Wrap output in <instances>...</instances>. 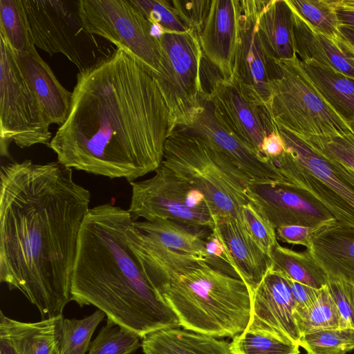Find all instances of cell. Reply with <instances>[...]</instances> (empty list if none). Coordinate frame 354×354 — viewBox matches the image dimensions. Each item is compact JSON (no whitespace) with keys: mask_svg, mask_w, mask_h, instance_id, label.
I'll return each instance as SVG.
<instances>
[{"mask_svg":"<svg viewBox=\"0 0 354 354\" xmlns=\"http://www.w3.org/2000/svg\"><path fill=\"white\" fill-rule=\"evenodd\" d=\"M169 114L153 74L116 48L79 71L49 148L72 169L131 183L161 165Z\"/></svg>","mask_w":354,"mask_h":354,"instance_id":"6da1fadb","label":"cell"},{"mask_svg":"<svg viewBox=\"0 0 354 354\" xmlns=\"http://www.w3.org/2000/svg\"><path fill=\"white\" fill-rule=\"evenodd\" d=\"M91 193L59 162L3 164L0 281L21 292L42 319L62 315Z\"/></svg>","mask_w":354,"mask_h":354,"instance_id":"7a4b0ae2","label":"cell"},{"mask_svg":"<svg viewBox=\"0 0 354 354\" xmlns=\"http://www.w3.org/2000/svg\"><path fill=\"white\" fill-rule=\"evenodd\" d=\"M134 221L128 209L111 203L89 209L79 235L71 296L80 306H94L107 319L143 338L180 325L131 248Z\"/></svg>","mask_w":354,"mask_h":354,"instance_id":"3957f363","label":"cell"},{"mask_svg":"<svg viewBox=\"0 0 354 354\" xmlns=\"http://www.w3.org/2000/svg\"><path fill=\"white\" fill-rule=\"evenodd\" d=\"M133 223L129 230L131 248L180 327L214 337H234L246 329L252 294L242 279L203 259L163 247Z\"/></svg>","mask_w":354,"mask_h":354,"instance_id":"277c9868","label":"cell"},{"mask_svg":"<svg viewBox=\"0 0 354 354\" xmlns=\"http://www.w3.org/2000/svg\"><path fill=\"white\" fill-rule=\"evenodd\" d=\"M162 165L201 192L218 219L241 221V208L250 201L251 180L222 151L187 128L167 137Z\"/></svg>","mask_w":354,"mask_h":354,"instance_id":"5b68a950","label":"cell"},{"mask_svg":"<svg viewBox=\"0 0 354 354\" xmlns=\"http://www.w3.org/2000/svg\"><path fill=\"white\" fill-rule=\"evenodd\" d=\"M277 129L286 151L272 161L286 182L310 193L337 221L354 227V169L288 131Z\"/></svg>","mask_w":354,"mask_h":354,"instance_id":"8992f818","label":"cell"},{"mask_svg":"<svg viewBox=\"0 0 354 354\" xmlns=\"http://www.w3.org/2000/svg\"><path fill=\"white\" fill-rule=\"evenodd\" d=\"M275 62L279 75L270 82L268 108L278 127L304 140L353 132L308 80L297 56Z\"/></svg>","mask_w":354,"mask_h":354,"instance_id":"52a82bcc","label":"cell"},{"mask_svg":"<svg viewBox=\"0 0 354 354\" xmlns=\"http://www.w3.org/2000/svg\"><path fill=\"white\" fill-rule=\"evenodd\" d=\"M160 73L154 75L169 114V132L188 128L207 100L201 79L203 57L198 35L194 30L158 35ZM168 136V135H167Z\"/></svg>","mask_w":354,"mask_h":354,"instance_id":"ba28073f","label":"cell"},{"mask_svg":"<svg viewBox=\"0 0 354 354\" xmlns=\"http://www.w3.org/2000/svg\"><path fill=\"white\" fill-rule=\"evenodd\" d=\"M0 137L5 149L49 147L51 123L22 73L11 46L0 35Z\"/></svg>","mask_w":354,"mask_h":354,"instance_id":"9c48e42d","label":"cell"},{"mask_svg":"<svg viewBox=\"0 0 354 354\" xmlns=\"http://www.w3.org/2000/svg\"><path fill=\"white\" fill-rule=\"evenodd\" d=\"M78 9L87 33L111 41L153 75L160 73L158 35L130 0H78Z\"/></svg>","mask_w":354,"mask_h":354,"instance_id":"30bf717a","label":"cell"},{"mask_svg":"<svg viewBox=\"0 0 354 354\" xmlns=\"http://www.w3.org/2000/svg\"><path fill=\"white\" fill-rule=\"evenodd\" d=\"M154 172L148 179L129 183L131 197L128 211L135 221L169 219L213 229L215 217L201 192L162 164Z\"/></svg>","mask_w":354,"mask_h":354,"instance_id":"8fae6325","label":"cell"},{"mask_svg":"<svg viewBox=\"0 0 354 354\" xmlns=\"http://www.w3.org/2000/svg\"><path fill=\"white\" fill-rule=\"evenodd\" d=\"M22 3L35 46L50 55L63 54L79 71L90 66L91 48L98 46L83 27L78 1L22 0Z\"/></svg>","mask_w":354,"mask_h":354,"instance_id":"7c38bea8","label":"cell"},{"mask_svg":"<svg viewBox=\"0 0 354 354\" xmlns=\"http://www.w3.org/2000/svg\"><path fill=\"white\" fill-rule=\"evenodd\" d=\"M268 1H240L239 35L235 56L234 82L249 97L268 107L270 82L279 68L260 35L258 20Z\"/></svg>","mask_w":354,"mask_h":354,"instance_id":"4fadbf2b","label":"cell"},{"mask_svg":"<svg viewBox=\"0 0 354 354\" xmlns=\"http://www.w3.org/2000/svg\"><path fill=\"white\" fill-rule=\"evenodd\" d=\"M216 119L237 138L261 153L264 138L277 131L268 108L245 95L232 81L219 78L208 97Z\"/></svg>","mask_w":354,"mask_h":354,"instance_id":"5bb4252c","label":"cell"},{"mask_svg":"<svg viewBox=\"0 0 354 354\" xmlns=\"http://www.w3.org/2000/svg\"><path fill=\"white\" fill-rule=\"evenodd\" d=\"M247 195L275 230L287 225L319 229L337 221L313 196L290 183L251 184Z\"/></svg>","mask_w":354,"mask_h":354,"instance_id":"9a60e30c","label":"cell"},{"mask_svg":"<svg viewBox=\"0 0 354 354\" xmlns=\"http://www.w3.org/2000/svg\"><path fill=\"white\" fill-rule=\"evenodd\" d=\"M295 309L288 279L272 265L252 294L250 319L245 330L299 346Z\"/></svg>","mask_w":354,"mask_h":354,"instance_id":"2e32d148","label":"cell"},{"mask_svg":"<svg viewBox=\"0 0 354 354\" xmlns=\"http://www.w3.org/2000/svg\"><path fill=\"white\" fill-rule=\"evenodd\" d=\"M187 129L222 151L252 184L288 183L271 160L247 146L216 119L209 101Z\"/></svg>","mask_w":354,"mask_h":354,"instance_id":"e0dca14e","label":"cell"},{"mask_svg":"<svg viewBox=\"0 0 354 354\" xmlns=\"http://www.w3.org/2000/svg\"><path fill=\"white\" fill-rule=\"evenodd\" d=\"M239 0H212L198 35L204 57L222 78L232 81L239 35Z\"/></svg>","mask_w":354,"mask_h":354,"instance_id":"ac0fdd59","label":"cell"},{"mask_svg":"<svg viewBox=\"0 0 354 354\" xmlns=\"http://www.w3.org/2000/svg\"><path fill=\"white\" fill-rule=\"evenodd\" d=\"M212 230L224 246L230 266L252 294L272 265L270 257L240 220L215 217Z\"/></svg>","mask_w":354,"mask_h":354,"instance_id":"d6986e66","label":"cell"},{"mask_svg":"<svg viewBox=\"0 0 354 354\" xmlns=\"http://www.w3.org/2000/svg\"><path fill=\"white\" fill-rule=\"evenodd\" d=\"M13 52L50 122L61 126L68 117L72 93L61 84L35 47L28 52Z\"/></svg>","mask_w":354,"mask_h":354,"instance_id":"ffe728a7","label":"cell"},{"mask_svg":"<svg viewBox=\"0 0 354 354\" xmlns=\"http://www.w3.org/2000/svg\"><path fill=\"white\" fill-rule=\"evenodd\" d=\"M308 250L328 277L354 286V227L338 221L322 227Z\"/></svg>","mask_w":354,"mask_h":354,"instance_id":"44dd1931","label":"cell"},{"mask_svg":"<svg viewBox=\"0 0 354 354\" xmlns=\"http://www.w3.org/2000/svg\"><path fill=\"white\" fill-rule=\"evenodd\" d=\"M290 7L292 13L295 49L299 59L315 61L354 79V56L342 37L339 40L328 37Z\"/></svg>","mask_w":354,"mask_h":354,"instance_id":"7402d4cb","label":"cell"},{"mask_svg":"<svg viewBox=\"0 0 354 354\" xmlns=\"http://www.w3.org/2000/svg\"><path fill=\"white\" fill-rule=\"evenodd\" d=\"M63 315L37 322H19L0 313V338L17 354H57L60 351Z\"/></svg>","mask_w":354,"mask_h":354,"instance_id":"603a6c76","label":"cell"},{"mask_svg":"<svg viewBox=\"0 0 354 354\" xmlns=\"http://www.w3.org/2000/svg\"><path fill=\"white\" fill-rule=\"evenodd\" d=\"M141 347L145 354H234L227 342L180 327L147 334Z\"/></svg>","mask_w":354,"mask_h":354,"instance_id":"cb8c5ba5","label":"cell"},{"mask_svg":"<svg viewBox=\"0 0 354 354\" xmlns=\"http://www.w3.org/2000/svg\"><path fill=\"white\" fill-rule=\"evenodd\" d=\"M134 227L163 247L207 260L206 241L212 230L185 225L169 219L134 221Z\"/></svg>","mask_w":354,"mask_h":354,"instance_id":"d4e9b609","label":"cell"},{"mask_svg":"<svg viewBox=\"0 0 354 354\" xmlns=\"http://www.w3.org/2000/svg\"><path fill=\"white\" fill-rule=\"evenodd\" d=\"M300 64L324 100L347 123L354 121V79L313 60L300 61Z\"/></svg>","mask_w":354,"mask_h":354,"instance_id":"484cf974","label":"cell"},{"mask_svg":"<svg viewBox=\"0 0 354 354\" xmlns=\"http://www.w3.org/2000/svg\"><path fill=\"white\" fill-rule=\"evenodd\" d=\"M258 27L270 55L278 60L297 56L292 10L287 0H270L261 12Z\"/></svg>","mask_w":354,"mask_h":354,"instance_id":"4316f807","label":"cell"},{"mask_svg":"<svg viewBox=\"0 0 354 354\" xmlns=\"http://www.w3.org/2000/svg\"><path fill=\"white\" fill-rule=\"evenodd\" d=\"M273 267L288 279L317 290L326 286L328 276L317 263L310 250L298 252L277 242L270 251Z\"/></svg>","mask_w":354,"mask_h":354,"instance_id":"83f0119b","label":"cell"},{"mask_svg":"<svg viewBox=\"0 0 354 354\" xmlns=\"http://www.w3.org/2000/svg\"><path fill=\"white\" fill-rule=\"evenodd\" d=\"M0 35L17 52L35 47L22 0H0Z\"/></svg>","mask_w":354,"mask_h":354,"instance_id":"f1b7e54d","label":"cell"},{"mask_svg":"<svg viewBox=\"0 0 354 354\" xmlns=\"http://www.w3.org/2000/svg\"><path fill=\"white\" fill-rule=\"evenodd\" d=\"M295 319L301 335L326 329L340 328V317L327 286L308 308L295 309Z\"/></svg>","mask_w":354,"mask_h":354,"instance_id":"f546056e","label":"cell"},{"mask_svg":"<svg viewBox=\"0 0 354 354\" xmlns=\"http://www.w3.org/2000/svg\"><path fill=\"white\" fill-rule=\"evenodd\" d=\"M288 4L316 30L328 37L341 39L337 0H287Z\"/></svg>","mask_w":354,"mask_h":354,"instance_id":"4dcf8cb0","label":"cell"},{"mask_svg":"<svg viewBox=\"0 0 354 354\" xmlns=\"http://www.w3.org/2000/svg\"><path fill=\"white\" fill-rule=\"evenodd\" d=\"M105 315L103 311L97 310L84 319H64L60 353L85 354L89 349L94 331Z\"/></svg>","mask_w":354,"mask_h":354,"instance_id":"1f68e13d","label":"cell"},{"mask_svg":"<svg viewBox=\"0 0 354 354\" xmlns=\"http://www.w3.org/2000/svg\"><path fill=\"white\" fill-rule=\"evenodd\" d=\"M137 333L107 319L91 343L88 354H131L141 346Z\"/></svg>","mask_w":354,"mask_h":354,"instance_id":"d6a6232c","label":"cell"},{"mask_svg":"<svg viewBox=\"0 0 354 354\" xmlns=\"http://www.w3.org/2000/svg\"><path fill=\"white\" fill-rule=\"evenodd\" d=\"M299 346L308 354H346L354 350V329H326L303 335Z\"/></svg>","mask_w":354,"mask_h":354,"instance_id":"836d02e7","label":"cell"},{"mask_svg":"<svg viewBox=\"0 0 354 354\" xmlns=\"http://www.w3.org/2000/svg\"><path fill=\"white\" fill-rule=\"evenodd\" d=\"M133 6L160 32L182 33L192 30L171 1L130 0Z\"/></svg>","mask_w":354,"mask_h":354,"instance_id":"e575fe53","label":"cell"},{"mask_svg":"<svg viewBox=\"0 0 354 354\" xmlns=\"http://www.w3.org/2000/svg\"><path fill=\"white\" fill-rule=\"evenodd\" d=\"M299 346L261 333L244 330L230 343L234 354H299Z\"/></svg>","mask_w":354,"mask_h":354,"instance_id":"d590c367","label":"cell"},{"mask_svg":"<svg viewBox=\"0 0 354 354\" xmlns=\"http://www.w3.org/2000/svg\"><path fill=\"white\" fill-rule=\"evenodd\" d=\"M241 218L248 232L270 256L271 250L278 242L276 230L272 223L250 201L242 205Z\"/></svg>","mask_w":354,"mask_h":354,"instance_id":"8d00e7d4","label":"cell"},{"mask_svg":"<svg viewBox=\"0 0 354 354\" xmlns=\"http://www.w3.org/2000/svg\"><path fill=\"white\" fill-rule=\"evenodd\" d=\"M327 287L340 317V328L354 329V286L328 277Z\"/></svg>","mask_w":354,"mask_h":354,"instance_id":"74e56055","label":"cell"},{"mask_svg":"<svg viewBox=\"0 0 354 354\" xmlns=\"http://www.w3.org/2000/svg\"><path fill=\"white\" fill-rule=\"evenodd\" d=\"M305 141L328 156L354 169V133Z\"/></svg>","mask_w":354,"mask_h":354,"instance_id":"f35d334b","label":"cell"},{"mask_svg":"<svg viewBox=\"0 0 354 354\" xmlns=\"http://www.w3.org/2000/svg\"><path fill=\"white\" fill-rule=\"evenodd\" d=\"M212 0H171L181 19L199 35L207 19Z\"/></svg>","mask_w":354,"mask_h":354,"instance_id":"ab89813d","label":"cell"},{"mask_svg":"<svg viewBox=\"0 0 354 354\" xmlns=\"http://www.w3.org/2000/svg\"><path fill=\"white\" fill-rule=\"evenodd\" d=\"M316 230L301 225L282 226L276 229V236L278 241L292 245H301L310 249L312 237Z\"/></svg>","mask_w":354,"mask_h":354,"instance_id":"60d3db41","label":"cell"},{"mask_svg":"<svg viewBox=\"0 0 354 354\" xmlns=\"http://www.w3.org/2000/svg\"><path fill=\"white\" fill-rule=\"evenodd\" d=\"M295 309L304 310L310 307L318 299L321 290L289 279Z\"/></svg>","mask_w":354,"mask_h":354,"instance_id":"b9f144b4","label":"cell"},{"mask_svg":"<svg viewBox=\"0 0 354 354\" xmlns=\"http://www.w3.org/2000/svg\"><path fill=\"white\" fill-rule=\"evenodd\" d=\"M285 151V144L278 129L277 131L270 133L264 138L261 153L265 157L272 160L281 156Z\"/></svg>","mask_w":354,"mask_h":354,"instance_id":"7bdbcfd3","label":"cell"},{"mask_svg":"<svg viewBox=\"0 0 354 354\" xmlns=\"http://www.w3.org/2000/svg\"><path fill=\"white\" fill-rule=\"evenodd\" d=\"M336 11L340 26L354 28V10L339 6L337 0Z\"/></svg>","mask_w":354,"mask_h":354,"instance_id":"ee69618b","label":"cell"},{"mask_svg":"<svg viewBox=\"0 0 354 354\" xmlns=\"http://www.w3.org/2000/svg\"><path fill=\"white\" fill-rule=\"evenodd\" d=\"M342 40L354 56V28L340 26Z\"/></svg>","mask_w":354,"mask_h":354,"instance_id":"f6af8a7d","label":"cell"},{"mask_svg":"<svg viewBox=\"0 0 354 354\" xmlns=\"http://www.w3.org/2000/svg\"><path fill=\"white\" fill-rule=\"evenodd\" d=\"M0 354H17L13 348L4 339L0 338Z\"/></svg>","mask_w":354,"mask_h":354,"instance_id":"bcb514c9","label":"cell"},{"mask_svg":"<svg viewBox=\"0 0 354 354\" xmlns=\"http://www.w3.org/2000/svg\"><path fill=\"white\" fill-rule=\"evenodd\" d=\"M338 4L343 7L354 10V0H338Z\"/></svg>","mask_w":354,"mask_h":354,"instance_id":"7dc6e473","label":"cell"},{"mask_svg":"<svg viewBox=\"0 0 354 354\" xmlns=\"http://www.w3.org/2000/svg\"><path fill=\"white\" fill-rule=\"evenodd\" d=\"M349 126L351 128L353 132L354 133V121L349 123Z\"/></svg>","mask_w":354,"mask_h":354,"instance_id":"c3c4849f","label":"cell"},{"mask_svg":"<svg viewBox=\"0 0 354 354\" xmlns=\"http://www.w3.org/2000/svg\"><path fill=\"white\" fill-rule=\"evenodd\" d=\"M57 354H61V353H60V351H59V353H57Z\"/></svg>","mask_w":354,"mask_h":354,"instance_id":"681fc988","label":"cell"},{"mask_svg":"<svg viewBox=\"0 0 354 354\" xmlns=\"http://www.w3.org/2000/svg\"><path fill=\"white\" fill-rule=\"evenodd\" d=\"M308 354V353H307Z\"/></svg>","mask_w":354,"mask_h":354,"instance_id":"f907efd6","label":"cell"}]
</instances>
